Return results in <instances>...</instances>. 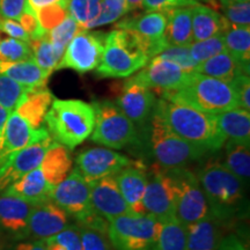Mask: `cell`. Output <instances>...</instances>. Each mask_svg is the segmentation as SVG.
Segmentation results:
<instances>
[{
    "label": "cell",
    "mask_w": 250,
    "mask_h": 250,
    "mask_svg": "<svg viewBox=\"0 0 250 250\" xmlns=\"http://www.w3.org/2000/svg\"><path fill=\"white\" fill-rule=\"evenodd\" d=\"M155 111L175 134L206 153L219 151L227 140L213 115L186 103L161 98L156 101Z\"/></svg>",
    "instance_id": "cell-1"
},
{
    "label": "cell",
    "mask_w": 250,
    "mask_h": 250,
    "mask_svg": "<svg viewBox=\"0 0 250 250\" xmlns=\"http://www.w3.org/2000/svg\"><path fill=\"white\" fill-rule=\"evenodd\" d=\"M210 208L211 215L220 223L245 214L246 183L230 173L221 162H208L197 174Z\"/></svg>",
    "instance_id": "cell-2"
},
{
    "label": "cell",
    "mask_w": 250,
    "mask_h": 250,
    "mask_svg": "<svg viewBox=\"0 0 250 250\" xmlns=\"http://www.w3.org/2000/svg\"><path fill=\"white\" fill-rule=\"evenodd\" d=\"M136 147L145 149L162 169L186 167L206 154L203 149L195 147L175 134L155 109L148 121L140 126Z\"/></svg>",
    "instance_id": "cell-3"
},
{
    "label": "cell",
    "mask_w": 250,
    "mask_h": 250,
    "mask_svg": "<svg viewBox=\"0 0 250 250\" xmlns=\"http://www.w3.org/2000/svg\"><path fill=\"white\" fill-rule=\"evenodd\" d=\"M44 121L51 138L68 149H73L92 134L95 112L92 104L83 100L55 99Z\"/></svg>",
    "instance_id": "cell-4"
},
{
    "label": "cell",
    "mask_w": 250,
    "mask_h": 250,
    "mask_svg": "<svg viewBox=\"0 0 250 250\" xmlns=\"http://www.w3.org/2000/svg\"><path fill=\"white\" fill-rule=\"evenodd\" d=\"M162 98L186 103L197 110L211 115L239 108L232 83L195 72L190 73L180 89L162 92Z\"/></svg>",
    "instance_id": "cell-5"
},
{
    "label": "cell",
    "mask_w": 250,
    "mask_h": 250,
    "mask_svg": "<svg viewBox=\"0 0 250 250\" xmlns=\"http://www.w3.org/2000/svg\"><path fill=\"white\" fill-rule=\"evenodd\" d=\"M148 62L139 34L115 29L105 36L101 61L95 71L101 78H125L142 70Z\"/></svg>",
    "instance_id": "cell-6"
},
{
    "label": "cell",
    "mask_w": 250,
    "mask_h": 250,
    "mask_svg": "<svg viewBox=\"0 0 250 250\" xmlns=\"http://www.w3.org/2000/svg\"><path fill=\"white\" fill-rule=\"evenodd\" d=\"M92 107L95 112L92 142L116 149L137 145L138 130L116 103L110 100H96Z\"/></svg>",
    "instance_id": "cell-7"
},
{
    "label": "cell",
    "mask_w": 250,
    "mask_h": 250,
    "mask_svg": "<svg viewBox=\"0 0 250 250\" xmlns=\"http://www.w3.org/2000/svg\"><path fill=\"white\" fill-rule=\"evenodd\" d=\"M160 227L149 214H126L109 221L107 233L116 250H147L158 241Z\"/></svg>",
    "instance_id": "cell-8"
},
{
    "label": "cell",
    "mask_w": 250,
    "mask_h": 250,
    "mask_svg": "<svg viewBox=\"0 0 250 250\" xmlns=\"http://www.w3.org/2000/svg\"><path fill=\"white\" fill-rule=\"evenodd\" d=\"M176 184L175 217L186 227L195 225L210 215V208L198 177L186 167L168 169Z\"/></svg>",
    "instance_id": "cell-9"
},
{
    "label": "cell",
    "mask_w": 250,
    "mask_h": 250,
    "mask_svg": "<svg viewBox=\"0 0 250 250\" xmlns=\"http://www.w3.org/2000/svg\"><path fill=\"white\" fill-rule=\"evenodd\" d=\"M107 34L80 30L65 49L57 70L71 68L80 74L96 70L101 61Z\"/></svg>",
    "instance_id": "cell-10"
},
{
    "label": "cell",
    "mask_w": 250,
    "mask_h": 250,
    "mask_svg": "<svg viewBox=\"0 0 250 250\" xmlns=\"http://www.w3.org/2000/svg\"><path fill=\"white\" fill-rule=\"evenodd\" d=\"M145 213L160 223L175 217L176 212V184L169 170L155 166L147 173V187L143 198Z\"/></svg>",
    "instance_id": "cell-11"
},
{
    "label": "cell",
    "mask_w": 250,
    "mask_h": 250,
    "mask_svg": "<svg viewBox=\"0 0 250 250\" xmlns=\"http://www.w3.org/2000/svg\"><path fill=\"white\" fill-rule=\"evenodd\" d=\"M50 201L66 212L67 215L80 223L89 213L90 206V184L81 176L76 168L52 189Z\"/></svg>",
    "instance_id": "cell-12"
},
{
    "label": "cell",
    "mask_w": 250,
    "mask_h": 250,
    "mask_svg": "<svg viewBox=\"0 0 250 250\" xmlns=\"http://www.w3.org/2000/svg\"><path fill=\"white\" fill-rule=\"evenodd\" d=\"M132 162L127 156L112 149L94 147L78 154L76 169L90 184L105 176H114Z\"/></svg>",
    "instance_id": "cell-13"
},
{
    "label": "cell",
    "mask_w": 250,
    "mask_h": 250,
    "mask_svg": "<svg viewBox=\"0 0 250 250\" xmlns=\"http://www.w3.org/2000/svg\"><path fill=\"white\" fill-rule=\"evenodd\" d=\"M54 142L51 136L48 134L44 138L17 152L0 166V193L29 171L40 167L46 151Z\"/></svg>",
    "instance_id": "cell-14"
},
{
    "label": "cell",
    "mask_w": 250,
    "mask_h": 250,
    "mask_svg": "<svg viewBox=\"0 0 250 250\" xmlns=\"http://www.w3.org/2000/svg\"><path fill=\"white\" fill-rule=\"evenodd\" d=\"M189 76V72L184 71L174 62L156 56L139 71V73L131 77V79L147 88L167 92L180 89Z\"/></svg>",
    "instance_id": "cell-15"
},
{
    "label": "cell",
    "mask_w": 250,
    "mask_h": 250,
    "mask_svg": "<svg viewBox=\"0 0 250 250\" xmlns=\"http://www.w3.org/2000/svg\"><path fill=\"white\" fill-rule=\"evenodd\" d=\"M49 134L44 127L33 129L17 111H12L0 132V166L15 153Z\"/></svg>",
    "instance_id": "cell-16"
},
{
    "label": "cell",
    "mask_w": 250,
    "mask_h": 250,
    "mask_svg": "<svg viewBox=\"0 0 250 250\" xmlns=\"http://www.w3.org/2000/svg\"><path fill=\"white\" fill-rule=\"evenodd\" d=\"M154 93L151 88L127 79L122 86L116 104L134 125L143 126L154 111L156 105Z\"/></svg>",
    "instance_id": "cell-17"
},
{
    "label": "cell",
    "mask_w": 250,
    "mask_h": 250,
    "mask_svg": "<svg viewBox=\"0 0 250 250\" xmlns=\"http://www.w3.org/2000/svg\"><path fill=\"white\" fill-rule=\"evenodd\" d=\"M90 206L108 223L121 215L134 214L122 196L114 176H105L90 183Z\"/></svg>",
    "instance_id": "cell-18"
},
{
    "label": "cell",
    "mask_w": 250,
    "mask_h": 250,
    "mask_svg": "<svg viewBox=\"0 0 250 250\" xmlns=\"http://www.w3.org/2000/svg\"><path fill=\"white\" fill-rule=\"evenodd\" d=\"M71 225L66 212L56 205L54 202L46 201L34 204L28 224V237L35 240H44L56 235Z\"/></svg>",
    "instance_id": "cell-19"
},
{
    "label": "cell",
    "mask_w": 250,
    "mask_h": 250,
    "mask_svg": "<svg viewBox=\"0 0 250 250\" xmlns=\"http://www.w3.org/2000/svg\"><path fill=\"white\" fill-rule=\"evenodd\" d=\"M33 208V203L2 193L0 196V232L15 240L27 239Z\"/></svg>",
    "instance_id": "cell-20"
},
{
    "label": "cell",
    "mask_w": 250,
    "mask_h": 250,
    "mask_svg": "<svg viewBox=\"0 0 250 250\" xmlns=\"http://www.w3.org/2000/svg\"><path fill=\"white\" fill-rule=\"evenodd\" d=\"M114 177L122 196L133 213L146 214L143 205V198L147 187V173L145 170V166L133 161L130 166L114 175Z\"/></svg>",
    "instance_id": "cell-21"
},
{
    "label": "cell",
    "mask_w": 250,
    "mask_h": 250,
    "mask_svg": "<svg viewBox=\"0 0 250 250\" xmlns=\"http://www.w3.org/2000/svg\"><path fill=\"white\" fill-rule=\"evenodd\" d=\"M52 189L54 187L50 186L48 181L45 180L41 167H37L18 180L17 182L11 184L4 193L18 197L33 204H37V203L50 201Z\"/></svg>",
    "instance_id": "cell-22"
},
{
    "label": "cell",
    "mask_w": 250,
    "mask_h": 250,
    "mask_svg": "<svg viewBox=\"0 0 250 250\" xmlns=\"http://www.w3.org/2000/svg\"><path fill=\"white\" fill-rule=\"evenodd\" d=\"M193 42L204 41L217 35H223L230 23L214 8L203 4L191 6Z\"/></svg>",
    "instance_id": "cell-23"
},
{
    "label": "cell",
    "mask_w": 250,
    "mask_h": 250,
    "mask_svg": "<svg viewBox=\"0 0 250 250\" xmlns=\"http://www.w3.org/2000/svg\"><path fill=\"white\" fill-rule=\"evenodd\" d=\"M167 12H146L136 17L125 18L116 23L117 29L132 30L152 41H166ZM167 42V41H166Z\"/></svg>",
    "instance_id": "cell-24"
},
{
    "label": "cell",
    "mask_w": 250,
    "mask_h": 250,
    "mask_svg": "<svg viewBox=\"0 0 250 250\" xmlns=\"http://www.w3.org/2000/svg\"><path fill=\"white\" fill-rule=\"evenodd\" d=\"M165 39L169 46H189L193 42L191 6L167 12Z\"/></svg>",
    "instance_id": "cell-25"
},
{
    "label": "cell",
    "mask_w": 250,
    "mask_h": 250,
    "mask_svg": "<svg viewBox=\"0 0 250 250\" xmlns=\"http://www.w3.org/2000/svg\"><path fill=\"white\" fill-rule=\"evenodd\" d=\"M54 100V95L46 87L33 89L26 94L14 111L26 120L33 129L37 130L42 127L46 112Z\"/></svg>",
    "instance_id": "cell-26"
},
{
    "label": "cell",
    "mask_w": 250,
    "mask_h": 250,
    "mask_svg": "<svg viewBox=\"0 0 250 250\" xmlns=\"http://www.w3.org/2000/svg\"><path fill=\"white\" fill-rule=\"evenodd\" d=\"M193 72L226 83H232L240 74H249V68L243 66L229 52L225 51L198 64Z\"/></svg>",
    "instance_id": "cell-27"
},
{
    "label": "cell",
    "mask_w": 250,
    "mask_h": 250,
    "mask_svg": "<svg viewBox=\"0 0 250 250\" xmlns=\"http://www.w3.org/2000/svg\"><path fill=\"white\" fill-rule=\"evenodd\" d=\"M218 127L228 140L245 144H250V111L241 108L213 115Z\"/></svg>",
    "instance_id": "cell-28"
},
{
    "label": "cell",
    "mask_w": 250,
    "mask_h": 250,
    "mask_svg": "<svg viewBox=\"0 0 250 250\" xmlns=\"http://www.w3.org/2000/svg\"><path fill=\"white\" fill-rule=\"evenodd\" d=\"M40 167L48 183L55 188L70 174L72 167L70 149L54 142L46 151Z\"/></svg>",
    "instance_id": "cell-29"
},
{
    "label": "cell",
    "mask_w": 250,
    "mask_h": 250,
    "mask_svg": "<svg viewBox=\"0 0 250 250\" xmlns=\"http://www.w3.org/2000/svg\"><path fill=\"white\" fill-rule=\"evenodd\" d=\"M220 221L213 215L188 228L187 250H218L221 241Z\"/></svg>",
    "instance_id": "cell-30"
},
{
    "label": "cell",
    "mask_w": 250,
    "mask_h": 250,
    "mask_svg": "<svg viewBox=\"0 0 250 250\" xmlns=\"http://www.w3.org/2000/svg\"><path fill=\"white\" fill-rule=\"evenodd\" d=\"M0 74L31 89L46 87V81L50 77L37 66L33 59L23 62H0Z\"/></svg>",
    "instance_id": "cell-31"
},
{
    "label": "cell",
    "mask_w": 250,
    "mask_h": 250,
    "mask_svg": "<svg viewBox=\"0 0 250 250\" xmlns=\"http://www.w3.org/2000/svg\"><path fill=\"white\" fill-rule=\"evenodd\" d=\"M224 145L225 162L223 165L243 182H248L250 179L249 145L233 142V140H227Z\"/></svg>",
    "instance_id": "cell-32"
},
{
    "label": "cell",
    "mask_w": 250,
    "mask_h": 250,
    "mask_svg": "<svg viewBox=\"0 0 250 250\" xmlns=\"http://www.w3.org/2000/svg\"><path fill=\"white\" fill-rule=\"evenodd\" d=\"M188 228L176 217L162 221L156 250H187Z\"/></svg>",
    "instance_id": "cell-33"
},
{
    "label": "cell",
    "mask_w": 250,
    "mask_h": 250,
    "mask_svg": "<svg viewBox=\"0 0 250 250\" xmlns=\"http://www.w3.org/2000/svg\"><path fill=\"white\" fill-rule=\"evenodd\" d=\"M227 51L243 66L250 67V27H236L230 24L223 34Z\"/></svg>",
    "instance_id": "cell-34"
},
{
    "label": "cell",
    "mask_w": 250,
    "mask_h": 250,
    "mask_svg": "<svg viewBox=\"0 0 250 250\" xmlns=\"http://www.w3.org/2000/svg\"><path fill=\"white\" fill-rule=\"evenodd\" d=\"M29 45L33 51V61L49 76L52 72L57 70V66L62 57L56 51L54 45L50 42L48 33L40 40H33L29 42Z\"/></svg>",
    "instance_id": "cell-35"
},
{
    "label": "cell",
    "mask_w": 250,
    "mask_h": 250,
    "mask_svg": "<svg viewBox=\"0 0 250 250\" xmlns=\"http://www.w3.org/2000/svg\"><path fill=\"white\" fill-rule=\"evenodd\" d=\"M101 5L102 0H68V15L83 30L101 13Z\"/></svg>",
    "instance_id": "cell-36"
},
{
    "label": "cell",
    "mask_w": 250,
    "mask_h": 250,
    "mask_svg": "<svg viewBox=\"0 0 250 250\" xmlns=\"http://www.w3.org/2000/svg\"><path fill=\"white\" fill-rule=\"evenodd\" d=\"M30 90L33 89L20 85L4 74H0V105L7 109L9 112L18 108L26 94Z\"/></svg>",
    "instance_id": "cell-37"
},
{
    "label": "cell",
    "mask_w": 250,
    "mask_h": 250,
    "mask_svg": "<svg viewBox=\"0 0 250 250\" xmlns=\"http://www.w3.org/2000/svg\"><path fill=\"white\" fill-rule=\"evenodd\" d=\"M80 30L83 29H81L79 24H78L70 15H67L61 23L57 24L55 28H52L50 31H48V37L50 42L54 45L55 50L58 52V55L61 56V57H62V55H64L65 49H66L68 43L71 42L72 39H73Z\"/></svg>",
    "instance_id": "cell-38"
},
{
    "label": "cell",
    "mask_w": 250,
    "mask_h": 250,
    "mask_svg": "<svg viewBox=\"0 0 250 250\" xmlns=\"http://www.w3.org/2000/svg\"><path fill=\"white\" fill-rule=\"evenodd\" d=\"M189 50L190 55L193 61L197 62V65L227 51L223 35H217L204 41L192 42L189 46Z\"/></svg>",
    "instance_id": "cell-39"
},
{
    "label": "cell",
    "mask_w": 250,
    "mask_h": 250,
    "mask_svg": "<svg viewBox=\"0 0 250 250\" xmlns=\"http://www.w3.org/2000/svg\"><path fill=\"white\" fill-rule=\"evenodd\" d=\"M46 250H83L79 226L71 224L56 235L44 240Z\"/></svg>",
    "instance_id": "cell-40"
},
{
    "label": "cell",
    "mask_w": 250,
    "mask_h": 250,
    "mask_svg": "<svg viewBox=\"0 0 250 250\" xmlns=\"http://www.w3.org/2000/svg\"><path fill=\"white\" fill-rule=\"evenodd\" d=\"M124 14H126V0H102L101 13L95 20L87 24L83 30L116 22Z\"/></svg>",
    "instance_id": "cell-41"
},
{
    "label": "cell",
    "mask_w": 250,
    "mask_h": 250,
    "mask_svg": "<svg viewBox=\"0 0 250 250\" xmlns=\"http://www.w3.org/2000/svg\"><path fill=\"white\" fill-rule=\"evenodd\" d=\"M33 59L29 43L15 39L0 41V62H23Z\"/></svg>",
    "instance_id": "cell-42"
},
{
    "label": "cell",
    "mask_w": 250,
    "mask_h": 250,
    "mask_svg": "<svg viewBox=\"0 0 250 250\" xmlns=\"http://www.w3.org/2000/svg\"><path fill=\"white\" fill-rule=\"evenodd\" d=\"M35 14L39 19L41 27L48 33L67 17L68 11L67 7L62 5H51L39 9Z\"/></svg>",
    "instance_id": "cell-43"
},
{
    "label": "cell",
    "mask_w": 250,
    "mask_h": 250,
    "mask_svg": "<svg viewBox=\"0 0 250 250\" xmlns=\"http://www.w3.org/2000/svg\"><path fill=\"white\" fill-rule=\"evenodd\" d=\"M189 46H167L159 55V57L174 62L175 64L182 67L184 71L191 73L197 66V62L193 61L191 55H190Z\"/></svg>",
    "instance_id": "cell-44"
},
{
    "label": "cell",
    "mask_w": 250,
    "mask_h": 250,
    "mask_svg": "<svg viewBox=\"0 0 250 250\" xmlns=\"http://www.w3.org/2000/svg\"><path fill=\"white\" fill-rule=\"evenodd\" d=\"M221 9H223L224 17L232 26H250V2L221 6Z\"/></svg>",
    "instance_id": "cell-45"
},
{
    "label": "cell",
    "mask_w": 250,
    "mask_h": 250,
    "mask_svg": "<svg viewBox=\"0 0 250 250\" xmlns=\"http://www.w3.org/2000/svg\"><path fill=\"white\" fill-rule=\"evenodd\" d=\"M79 229L83 250H110L109 243L105 239V233L80 226Z\"/></svg>",
    "instance_id": "cell-46"
},
{
    "label": "cell",
    "mask_w": 250,
    "mask_h": 250,
    "mask_svg": "<svg viewBox=\"0 0 250 250\" xmlns=\"http://www.w3.org/2000/svg\"><path fill=\"white\" fill-rule=\"evenodd\" d=\"M19 22H20L21 27L26 30V33L29 35L30 41L33 40H40L43 36L46 35V31L41 27L39 22V19H37L35 12L33 9H30L26 4L23 13L21 14V17L19 18Z\"/></svg>",
    "instance_id": "cell-47"
},
{
    "label": "cell",
    "mask_w": 250,
    "mask_h": 250,
    "mask_svg": "<svg viewBox=\"0 0 250 250\" xmlns=\"http://www.w3.org/2000/svg\"><path fill=\"white\" fill-rule=\"evenodd\" d=\"M232 86L237 96L239 108L250 111V79L249 74H240L234 79Z\"/></svg>",
    "instance_id": "cell-48"
},
{
    "label": "cell",
    "mask_w": 250,
    "mask_h": 250,
    "mask_svg": "<svg viewBox=\"0 0 250 250\" xmlns=\"http://www.w3.org/2000/svg\"><path fill=\"white\" fill-rule=\"evenodd\" d=\"M195 4L197 2L192 0H143V9L147 13L148 12H164Z\"/></svg>",
    "instance_id": "cell-49"
},
{
    "label": "cell",
    "mask_w": 250,
    "mask_h": 250,
    "mask_svg": "<svg viewBox=\"0 0 250 250\" xmlns=\"http://www.w3.org/2000/svg\"><path fill=\"white\" fill-rule=\"evenodd\" d=\"M26 4L27 0H0V18L19 21Z\"/></svg>",
    "instance_id": "cell-50"
},
{
    "label": "cell",
    "mask_w": 250,
    "mask_h": 250,
    "mask_svg": "<svg viewBox=\"0 0 250 250\" xmlns=\"http://www.w3.org/2000/svg\"><path fill=\"white\" fill-rule=\"evenodd\" d=\"M0 31L8 35L11 39L23 41L27 43L30 42V37L26 33V30L21 27L20 23L11 20V19L0 18Z\"/></svg>",
    "instance_id": "cell-51"
},
{
    "label": "cell",
    "mask_w": 250,
    "mask_h": 250,
    "mask_svg": "<svg viewBox=\"0 0 250 250\" xmlns=\"http://www.w3.org/2000/svg\"><path fill=\"white\" fill-rule=\"evenodd\" d=\"M218 250H248L245 242L236 236L235 234H229V235L221 237L220 245Z\"/></svg>",
    "instance_id": "cell-52"
},
{
    "label": "cell",
    "mask_w": 250,
    "mask_h": 250,
    "mask_svg": "<svg viewBox=\"0 0 250 250\" xmlns=\"http://www.w3.org/2000/svg\"><path fill=\"white\" fill-rule=\"evenodd\" d=\"M51 5H62L65 7L68 6V0H27V6L34 12Z\"/></svg>",
    "instance_id": "cell-53"
},
{
    "label": "cell",
    "mask_w": 250,
    "mask_h": 250,
    "mask_svg": "<svg viewBox=\"0 0 250 250\" xmlns=\"http://www.w3.org/2000/svg\"><path fill=\"white\" fill-rule=\"evenodd\" d=\"M14 250H46V246L42 240H35V241L19 243Z\"/></svg>",
    "instance_id": "cell-54"
},
{
    "label": "cell",
    "mask_w": 250,
    "mask_h": 250,
    "mask_svg": "<svg viewBox=\"0 0 250 250\" xmlns=\"http://www.w3.org/2000/svg\"><path fill=\"white\" fill-rule=\"evenodd\" d=\"M143 9V0H126V13Z\"/></svg>",
    "instance_id": "cell-55"
},
{
    "label": "cell",
    "mask_w": 250,
    "mask_h": 250,
    "mask_svg": "<svg viewBox=\"0 0 250 250\" xmlns=\"http://www.w3.org/2000/svg\"><path fill=\"white\" fill-rule=\"evenodd\" d=\"M9 114H11V112H9L7 109H5L4 107H1V105H0V132H1L2 127H4L6 121H7V118L9 116Z\"/></svg>",
    "instance_id": "cell-56"
},
{
    "label": "cell",
    "mask_w": 250,
    "mask_h": 250,
    "mask_svg": "<svg viewBox=\"0 0 250 250\" xmlns=\"http://www.w3.org/2000/svg\"><path fill=\"white\" fill-rule=\"evenodd\" d=\"M192 1H195V2H202L203 5H206V6H208V7H211V8H213V7H215V6H218V0H192Z\"/></svg>",
    "instance_id": "cell-57"
},
{
    "label": "cell",
    "mask_w": 250,
    "mask_h": 250,
    "mask_svg": "<svg viewBox=\"0 0 250 250\" xmlns=\"http://www.w3.org/2000/svg\"><path fill=\"white\" fill-rule=\"evenodd\" d=\"M242 2H250V0H220L221 6L233 5V4H242Z\"/></svg>",
    "instance_id": "cell-58"
},
{
    "label": "cell",
    "mask_w": 250,
    "mask_h": 250,
    "mask_svg": "<svg viewBox=\"0 0 250 250\" xmlns=\"http://www.w3.org/2000/svg\"><path fill=\"white\" fill-rule=\"evenodd\" d=\"M147 250H156V248H155V246H153V247H151V248L147 249Z\"/></svg>",
    "instance_id": "cell-59"
}]
</instances>
